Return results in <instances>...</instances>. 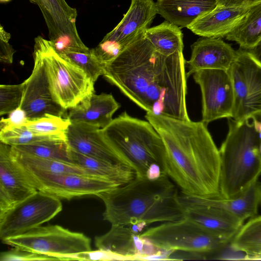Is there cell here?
I'll return each instance as SVG.
<instances>
[{
  "label": "cell",
  "mask_w": 261,
  "mask_h": 261,
  "mask_svg": "<svg viewBox=\"0 0 261 261\" xmlns=\"http://www.w3.org/2000/svg\"><path fill=\"white\" fill-rule=\"evenodd\" d=\"M185 63L182 51L162 55L144 32L103 67L102 75L146 112L190 120Z\"/></svg>",
  "instance_id": "6da1fadb"
},
{
  "label": "cell",
  "mask_w": 261,
  "mask_h": 261,
  "mask_svg": "<svg viewBox=\"0 0 261 261\" xmlns=\"http://www.w3.org/2000/svg\"><path fill=\"white\" fill-rule=\"evenodd\" d=\"M165 147L164 171L185 195L220 196V156L207 125L146 112Z\"/></svg>",
  "instance_id": "7a4b0ae2"
},
{
  "label": "cell",
  "mask_w": 261,
  "mask_h": 261,
  "mask_svg": "<svg viewBox=\"0 0 261 261\" xmlns=\"http://www.w3.org/2000/svg\"><path fill=\"white\" fill-rule=\"evenodd\" d=\"M176 185L166 174L137 176L128 183L99 194L103 219L111 225L143 226L182 219L185 212Z\"/></svg>",
  "instance_id": "3957f363"
},
{
  "label": "cell",
  "mask_w": 261,
  "mask_h": 261,
  "mask_svg": "<svg viewBox=\"0 0 261 261\" xmlns=\"http://www.w3.org/2000/svg\"><path fill=\"white\" fill-rule=\"evenodd\" d=\"M228 120V132L219 149L220 196L227 199L240 194L261 175V154L252 119Z\"/></svg>",
  "instance_id": "277c9868"
},
{
  "label": "cell",
  "mask_w": 261,
  "mask_h": 261,
  "mask_svg": "<svg viewBox=\"0 0 261 261\" xmlns=\"http://www.w3.org/2000/svg\"><path fill=\"white\" fill-rule=\"evenodd\" d=\"M100 130L106 140L133 164L137 176L155 178L165 174V145L149 121L124 112Z\"/></svg>",
  "instance_id": "5b68a950"
},
{
  "label": "cell",
  "mask_w": 261,
  "mask_h": 261,
  "mask_svg": "<svg viewBox=\"0 0 261 261\" xmlns=\"http://www.w3.org/2000/svg\"><path fill=\"white\" fill-rule=\"evenodd\" d=\"M34 49L40 55L54 101L65 110L71 109L95 93L94 82L85 71L59 54L50 40L38 36Z\"/></svg>",
  "instance_id": "8992f818"
},
{
  "label": "cell",
  "mask_w": 261,
  "mask_h": 261,
  "mask_svg": "<svg viewBox=\"0 0 261 261\" xmlns=\"http://www.w3.org/2000/svg\"><path fill=\"white\" fill-rule=\"evenodd\" d=\"M140 236L165 253L180 251L196 254L204 258L220 251L229 243L211 234L186 217L150 227L141 232Z\"/></svg>",
  "instance_id": "52a82bcc"
},
{
  "label": "cell",
  "mask_w": 261,
  "mask_h": 261,
  "mask_svg": "<svg viewBox=\"0 0 261 261\" xmlns=\"http://www.w3.org/2000/svg\"><path fill=\"white\" fill-rule=\"evenodd\" d=\"M228 71L234 97L231 118L242 121L261 113V63L241 48Z\"/></svg>",
  "instance_id": "ba28073f"
},
{
  "label": "cell",
  "mask_w": 261,
  "mask_h": 261,
  "mask_svg": "<svg viewBox=\"0 0 261 261\" xmlns=\"http://www.w3.org/2000/svg\"><path fill=\"white\" fill-rule=\"evenodd\" d=\"M2 242L12 247L55 257L91 250L89 237L58 225L39 226Z\"/></svg>",
  "instance_id": "9c48e42d"
},
{
  "label": "cell",
  "mask_w": 261,
  "mask_h": 261,
  "mask_svg": "<svg viewBox=\"0 0 261 261\" xmlns=\"http://www.w3.org/2000/svg\"><path fill=\"white\" fill-rule=\"evenodd\" d=\"M62 210L60 199L39 191L0 216L2 241L23 234L54 218Z\"/></svg>",
  "instance_id": "30bf717a"
},
{
  "label": "cell",
  "mask_w": 261,
  "mask_h": 261,
  "mask_svg": "<svg viewBox=\"0 0 261 261\" xmlns=\"http://www.w3.org/2000/svg\"><path fill=\"white\" fill-rule=\"evenodd\" d=\"M23 169L38 191L59 199L70 200L85 196H97L102 193L120 187L112 181L96 175L52 174Z\"/></svg>",
  "instance_id": "8fae6325"
},
{
  "label": "cell",
  "mask_w": 261,
  "mask_h": 261,
  "mask_svg": "<svg viewBox=\"0 0 261 261\" xmlns=\"http://www.w3.org/2000/svg\"><path fill=\"white\" fill-rule=\"evenodd\" d=\"M199 86L202 97V120L210 122L223 118H232L234 91L228 70L207 69L193 74Z\"/></svg>",
  "instance_id": "7c38bea8"
},
{
  "label": "cell",
  "mask_w": 261,
  "mask_h": 261,
  "mask_svg": "<svg viewBox=\"0 0 261 261\" xmlns=\"http://www.w3.org/2000/svg\"><path fill=\"white\" fill-rule=\"evenodd\" d=\"M40 8L48 31L49 40L60 54L68 51H86L78 33L76 9L65 0H33Z\"/></svg>",
  "instance_id": "4fadbf2b"
},
{
  "label": "cell",
  "mask_w": 261,
  "mask_h": 261,
  "mask_svg": "<svg viewBox=\"0 0 261 261\" xmlns=\"http://www.w3.org/2000/svg\"><path fill=\"white\" fill-rule=\"evenodd\" d=\"M34 65L30 76L23 82L24 90L19 106L29 119L51 114L67 118L66 110L57 103L52 97L42 59L34 49Z\"/></svg>",
  "instance_id": "5bb4252c"
},
{
  "label": "cell",
  "mask_w": 261,
  "mask_h": 261,
  "mask_svg": "<svg viewBox=\"0 0 261 261\" xmlns=\"http://www.w3.org/2000/svg\"><path fill=\"white\" fill-rule=\"evenodd\" d=\"M185 217L211 234L230 242L244 222L221 208L204 202L201 197L181 194Z\"/></svg>",
  "instance_id": "9a60e30c"
},
{
  "label": "cell",
  "mask_w": 261,
  "mask_h": 261,
  "mask_svg": "<svg viewBox=\"0 0 261 261\" xmlns=\"http://www.w3.org/2000/svg\"><path fill=\"white\" fill-rule=\"evenodd\" d=\"M11 146L0 143V216L38 190L13 158Z\"/></svg>",
  "instance_id": "2e32d148"
},
{
  "label": "cell",
  "mask_w": 261,
  "mask_h": 261,
  "mask_svg": "<svg viewBox=\"0 0 261 261\" xmlns=\"http://www.w3.org/2000/svg\"><path fill=\"white\" fill-rule=\"evenodd\" d=\"M141 228L136 225H111L108 231L95 238V245L98 249L111 252L124 260L162 255V251L140 237Z\"/></svg>",
  "instance_id": "e0dca14e"
},
{
  "label": "cell",
  "mask_w": 261,
  "mask_h": 261,
  "mask_svg": "<svg viewBox=\"0 0 261 261\" xmlns=\"http://www.w3.org/2000/svg\"><path fill=\"white\" fill-rule=\"evenodd\" d=\"M100 129L97 126L86 123L71 122L66 132L67 141L71 149L83 154L111 163L134 167L125 156L106 140Z\"/></svg>",
  "instance_id": "ac0fdd59"
},
{
  "label": "cell",
  "mask_w": 261,
  "mask_h": 261,
  "mask_svg": "<svg viewBox=\"0 0 261 261\" xmlns=\"http://www.w3.org/2000/svg\"><path fill=\"white\" fill-rule=\"evenodd\" d=\"M191 47L190 59L185 63L187 77L203 69L228 70L237 55V50L221 38L202 37Z\"/></svg>",
  "instance_id": "d6986e66"
},
{
  "label": "cell",
  "mask_w": 261,
  "mask_h": 261,
  "mask_svg": "<svg viewBox=\"0 0 261 261\" xmlns=\"http://www.w3.org/2000/svg\"><path fill=\"white\" fill-rule=\"evenodd\" d=\"M157 14L153 0H131L122 20L103 39L117 42L126 48L149 28Z\"/></svg>",
  "instance_id": "ffe728a7"
},
{
  "label": "cell",
  "mask_w": 261,
  "mask_h": 261,
  "mask_svg": "<svg viewBox=\"0 0 261 261\" xmlns=\"http://www.w3.org/2000/svg\"><path fill=\"white\" fill-rule=\"evenodd\" d=\"M250 6L227 7L217 6L198 18L187 28L195 34L203 37H225L239 23Z\"/></svg>",
  "instance_id": "44dd1931"
},
{
  "label": "cell",
  "mask_w": 261,
  "mask_h": 261,
  "mask_svg": "<svg viewBox=\"0 0 261 261\" xmlns=\"http://www.w3.org/2000/svg\"><path fill=\"white\" fill-rule=\"evenodd\" d=\"M119 107L111 94L93 93L70 109L67 118L71 122H84L103 128L112 121L113 115Z\"/></svg>",
  "instance_id": "7402d4cb"
},
{
  "label": "cell",
  "mask_w": 261,
  "mask_h": 261,
  "mask_svg": "<svg viewBox=\"0 0 261 261\" xmlns=\"http://www.w3.org/2000/svg\"><path fill=\"white\" fill-rule=\"evenodd\" d=\"M158 13L179 27L188 28L217 6V0H157Z\"/></svg>",
  "instance_id": "603a6c76"
},
{
  "label": "cell",
  "mask_w": 261,
  "mask_h": 261,
  "mask_svg": "<svg viewBox=\"0 0 261 261\" xmlns=\"http://www.w3.org/2000/svg\"><path fill=\"white\" fill-rule=\"evenodd\" d=\"M201 198L204 202L225 210L244 223L245 220L256 216L261 206V181H255L232 198H224L220 196Z\"/></svg>",
  "instance_id": "cb8c5ba5"
},
{
  "label": "cell",
  "mask_w": 261,
  "mask_h": 261,
  "mask_svg": "<svg viewBox=\"0 0 261 261\" xmlns=\"http://www.w3.org/2000/svg\"><path fill=\"white\" fill-rule=\"evenodd\" d=\"M73 163L87 169L94 175L112 181L122 186L137 175L135 168L130 165L111 163L83 154L71 148Z\"/></svg>",
  "instance_id": "d4e9b609"
},
{
  "label": "cell",
  "mask_w": 261,
  "mask_h": 261,
  "mask_svg": "<svg viewBox=\"0 0 261 261\" xmlns=\"http://www.w3.org/2000/svg\"><path fill=\"white\" fill-rule=\"evenodd\" d=\"M11 151L13 158L23 168L27 170L52 174H80L96 175L72 163L37 157L21 151L14 146H11Z\"/></svg>",
  "instance_id": "484cf974"
},
{
  "label": "cell",
  "mask_w": 261,
  "mask_h": 261,
  "mask_svg": "<svg viewBox=\"0 0 261 261\" xmlns=\"http://www.w3.org/2000/svg\"><path fill=\"white\" fill-rule=\"evenodd\" d=\"M225 38L245 50L251 49L261 40V2L250 6L245 16Z\"/></svg>",
  "instance_id": "4316f807"
},
{
  "label": "cell",
  "mask_w": 261,
  "mask_h": 261,
  "mask_svg": "<svg viewBox=\"0 0 261 261\" xmlns=\"http://www.w3.org/2000/svg\"><path fill=\"white\" fill-rule=\"evenodd\" d=\"M229 245L245 254V260L261 259V216L256 215L244 223Z\"/></svg>",
  "instance_id": "83f0119b"
},
{
  "label": "cell",
  "mask_w": 261,
  "mask_h": 261,
  "mask_svg": "<svg viewBox=\"0 0 261 261\" xmlns=\"http://www.w3.org/2000/svg\"><path fill=\"white\" fill-rule=\"evenodd\" d=\"M145 37L158 52L165 56L183 50V35L180 28L167 21L146 29Z\"/></svg>",
  "instance_id": "f1b7e54d"
},
{
  "label": "cell",
  "mask_w": 261,
  "mask_h": 261,
  "mask_svg": "<svg viewBox=\"0 0 261 261\" xmlns=\"http://www.w3.org/2000/svg\"><path fill=\"white\" fill-rule=\"evenodd\" d=\"M14 147L37 157L73 163L71 148L66 140L49 139Z\"/></svg>",
  "instance_id": "f546056e"
},
{
  "label": "cell",
  "mask_w": 261,
  "mask_h": 261,
  "mask_svg": "<svg viewBox=\"0 0 261 261\" xmlns=\"http://www.w3.org/2000/svg\"><path fill=\"white\" fill-rule=\"evenodd\" d=\"M71 122L67 118L46 114L40 118L29 119L23 125L41 135L66 138V132Z\"/></svg>",
  "instance_id": "4dcf8cb0"
},
{
  "label": "cell",
  "mask_w": 261,
  "mask_h": 261,
  "mask_svg": "<svg viewBox=\"0 0 261 261\" xmlns=\"http://www.w3.org/2000/svg\"><path fill=\"white\" fill-rule=\"evenodd\" d=\"M49 139H67L58 136L37 134L25 125L7 126L0 128V141L11 146L26 145Z\"/></svg>",
  "instance_id": "1f68e13d"
},
{
  "label": "cell",
  "mask_w": 261,
  "mask_h": 261,
  "mask_svg": "<svg viewBox=\"0 0 261 261\" xmlns=\"http://www.w3.org/2000/svg\"><path fill=\"white\" fill-rule=\"evenodd\" d=\"M61 55L82 69L94 82L103 75V66L91 53L90 49L87 51H70Z\"/></svg>",
  "instance_id": "d6a6232c"
},
{
  "label": "cell",
  "mask_w": 261,
  "mask_h": 261,
  "mask_svg": "<svg viewBox=\"0 0 261 261\" xmlns=\"http://www.w3.org/2000/svg\"><path fill=\"white\" fill-rule=\"evenodd\" d=\"M24 83L0 86V115L9 114L19 107L23 93Z\"/></svg>",
  "instance_id": "836d02e7"
},
{
  "label": "cell",
  "mask_w": 261,
  "mask_h": 261,
  "mask_svg": "<svg viewBox=\"0 0 261 261\" xmlns=\"http://www.w3.org/2000/svg\"><path fill=\"white\" fill-rule=\"evenodd\" d=\"M125 48L117 42L102 39L91 53L104 67L114 60Z\"/></svg>",
  "instance_id": "e575fe53"
},
{
  "label": "cell",
  "mask_w": 261,
  "mask_h": 261,
  "mask_svg": "<svg viewBox=\"0 0 261 261\" xmlns=\"http://www.w3.org/2000/svg\"><path fill=\"white\" fill-rule=\"evenodd\" d=\"M1 261H54L59 260L55 256L13 247L0 254Z\"/></svg>",
  "instance_id": "d590c367"
},
{
  "label": "cell",
  "mask_w": 261,
  "mask_h": 261,
  "mask_svg": "<svg viewBox=\"0 0 261 261\" xmlns=\"http://www.w3.org/2000/svg\"><path fill=\"white\" fill-rule=\"evenodd\" d=\"M59 260H116L124 259L111 252L98 249L56 256Z\"/></svg>",
  "instance_id": "8d00e7d4"
},
{
  "label": "cell",
  "mask_w": 261,
  "mask_h": 261,
  "mask_svg": "<svg viewBox=\"0 0 261 261\" xmlns=\"http://www.w3.org/2000/svg\"><path fill=\"white\" fill-rule=\"evenodd\" d=\"M10 34L1 25L0 29V61L2 63L11 64L16 50L9 43Z\"/></svg>",
  "instance_id": "74e56055"
},
{
  "label": "cell",
  "mask_w": 261,
  "mask_h": 261,
  "mask_svg": "<svg viewBox=\"0 0 261 261\" xmlns=\"http://www.w3.org/2000/svg\"><path fill=\"white\" fill-rule=\"evenodd\" d=\"M28 120L25 111L18 107L9 113L8 118H1L0 128L7 126L23 125Z\"/></svg>",
  "instance_id": "f35d334b"
},
{
  "label": "cell",
  "mask_w": 261,
  "mask_h": 261,
  "mask_svg": "<svg viewBox=\"0 0 261 261\" xmlns=\"http://www.w3.org/2000/svg\"><path fill=\"white\" fill-rule=\"evenodd\" d=\"M218 6L231 7L250 6L261 2V0H217Z\"/></svg>",
  "instance_id": "ab89813d"
},
{
  "label": "cell",
  "mask_w": 261,
  "mask_h": 261,
  "mask_svg": "<svg viewBox=\"0 0 261 261\" xmlns=\"http://www.w3.org/2000/svg\"><path fill=\"white\" fill-rule=\"evenodd\" d=\"M253 122L257 134L259 151L261 154V113L255 115L251 118Z\"/></svg>",
  "instance_id": "60d3db41"
},
{
  "label": "cell",
  "mask_w": 261,
  "mask_h": 261,
  "mask_svg": "<svg viewBox=\"0 0 261 261\" xmlns=\"http://www.w3.org/2000/svg\"><path fill=\"white\" fill-rule=\"evenodd\" d=\"M248 50L261 63V40Z\"/></svg>",
  "instance_id": "b9f144b4"
},
{
  "label": "cell",
  "mask_w": 261,
  "mask_h": 261,
  "mask_svg": "<svg viewBox=\"0 0 261 261\" xmlns=\"http://www.w3.org/2000/svg\"><path fill=\"white\" fill-rule=\"evenodd\" d=\"M1 2L5 3L10 1V0H0Z\"/></svg>",
  "instance_id": "7bdbcfd3"
},
{
  "label": "cell",
  "mask_w": 261,
  "mask_h": 261,
  "mask_svg": "<svg viewBox=\"0 0 261 261\" xmlns=\"http://www.w3.org/2000/svg\"><path fill=\"white\" fill-rule=\"evenodd\" d=\"M30 1H32V2H33V0H30Z\"/></svg>",
  "instance_id": "ee69618b"
}]
</instances>
